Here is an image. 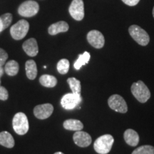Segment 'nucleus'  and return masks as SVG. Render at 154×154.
<instances>
[{
    "mask_svg": "<svg viewBox=\"0 0 154 154\" xmlns=\"http://www.w3.org/2000/svg\"><path fill=\"white\" fill-rule=\"evenodd\" d=\"M114 138L110 134H105L100 136L95 140L94 144V150L99 154H107L111 151Z\"/></svg>",
    "mask_w": 154,
    "mask_h": 154,
    "instance_id": "obj_1",
    "label": "nucleus"
},
{
    "mask_svg": "<svg viewBox=\"0 0 154 154\" xmlns=\"http://www.w3.org/2000/svg\"><path fill=\"white\" fill-rule=\"evenodd\" d=\"M131 91L133 96L140 103H146L151 97V92L142 81H138L132 84Z\"/></svg>",
    "mask_w": 154,
    "mask_h": 154,
    "instance_id": "obj_2",
    "label": "nucleus"
},
{
    "mask_svg": "<svg viewBox=\"0 0 154 154\" xmlns=\"http://www.w3.org/2000/svg\"><path fill=\"white\" fill-rule=\"evenodd\" d=\"M12 126L14 131L19 135H24L28 132L29 126L28 119L25 113H17L14 115L12 121Z\"/></svg>",
    "mask_w": 154,
    "mask_h": 154,
    "instance_id": "obj_3",
    "label": "nucleus"
},
{
    "mask_svg": "<svg viewBox=\"0 0 154 154\" xmlns=\"http://www.w3.org/2000/svg\"><path fill=\"white\" fill-rule=\"evenodd\" d=\"M128 32L135 42L140 46L148 45L150 42L149 35L143 29L138 25H132L128 29Z\"/></svg>",
    "mask_w": 154,
    "mask_h": 154,
    "instance_id": "obj_4",
    "label": "nucleus"
},
{
    "mask_svg": "<svg viewBox=\"0 0 154 154\" xmlns=\"http://www.w3.org/2000/svg\"><path fill=\"white\" fill-rule=\"evenodd\" d=\"M29 29V24L27 21L21 19L11 27V36L15 40H21L26 36Z\"/></svg>",
    "mask_w": 154,
    "mask_h": 154,
    "instance_id": "obj_5",
    "label": "nucleus"
},
{
    "mask_svg": "<svg viewBox=\"0 0 154 154\" xmlns=\"http://www.w3.org/2000/svg\"><path fill=\"white\" fill-rule=\"evenodd\" d=\"M39 10V5L33 0H27L19 6L18 13L24 17H32L35 16Z\"/></svg>",
    "mask_w": 154,
    "mask_h": 154,
    "instance_id": "obj_6",
    "label": "nucleus"
},
{
    "mask_svg": "<svg viewBox=\"0 0 154 154\" xmlns=\"http://www.w3.org/2000/svg\"><path fill=\"white\" fill-rule=\"evenodd\" d=\"M109 106L116 112L126 113L128 111V106L122 96L119 94H113L108 99Z\"/></svg>",
    "mask_w": 154,
    "mask_h": 154,
    "instance_id": "obj_7",
    "label": "nucleus"
},
{
    "mask_svg": "<svg viewBox=\"0 0 154 154\" xmlns=\"http://www.w3.org/2000/svg\"><path fill=\"white\" fill-rule=\"evenodd\" d=\"M82 102L81 94L69 93L65 94L61 98V104L63 109L66 110H72L76 108Z\"/></svg>",
    "mask_w": 154,
    "mask_h": 154,
    "instance_id": "obj_8",
    "label": "nucleus"
},
{
    "mask_svg": "<svg viewBox=\"0 0 154 154\" xmlns=\"http://www.w3.org/2000/svg\"><path fill=\"white\" fill-rule=\"evenodd\" d=\"M69 14L76 21H82L84 17V5L83 0H73L69 9Z\"/></svg>",
    "mask_w": 154,
    "mask_h": 154,
    "instance_id": "obj_9",
    "label": "nucleus"
},
{
    "mask_svg": "<svg viewBox=\"0 0 154 154\" xmlns=\"http://www.w3.org/2000/svg\"><path fill=\"white\" fill-rule=\"evenodd\" d=\"M87 40L88 43L96 49H101L105 44L104 36L98 30L90 31L87 34Z\"/></svg>",
    "mask_w": 154,
    "mask_h": 154,
    "instance_id": "obj_10",
    "label": "nucleus"
},
{
    "mask_svg": "<svg viewBox=\"0 0 154 154\" xmlns=\"http://www.w3.org/2000/svg\"><path fill=\"white\" fill-rule=\"evenodd\" d=\"M54 111V106L51 103L38 105L34 109V114L38 119H46L50 117Z\"/></svg>",
    "mask_w": 154,
    "mask_h": 154,
    "instance_id": "obj_11",
    "label": "nucleus"
},
{
    "mask_svg": "<svg viewBox=\"0 0 154 154\" xmlns=\"http://www.w3.org/2000/svg\"><path fill=\"white\" fill-rule=\"evenodd\" d=\"M73 140L76 145L82 148L88 147L92 141L91 136L88 133L82 131H77L76 133H74L73 136Z\"/></svg>",
    "mask_w": 154,
    "mask_h": 154,
    "instance_id": "obj_12",
    "label": "nucleus"
},
{
    "mask_svg": "<svg viewBox=\"0 0 154 154\" xmlns=\"http://www.w3.org/2000/svg\"><path fill=\"white\" fill-rule=\"evenodd\" d=\"M22 48L25 53L32 57H35L38 52L37 42L34 38H31L24 42V43L22 45Z\"/></svg>",
    "mask_w": 154,
    "mask_h": 154,
    "instance_id": "obj_13",
    "label": "nucleus"
},
{
    "mask_svg": "<svg viewBox=\"0 0 154 154\" xmlns=\"http://www.w3.org/2000/svg\"><path fill=\"white\" fill-rule=\"evenodd\" d=\"M124 138L126 143L131 146H136L139 143V136L138 133L131 128L125 131Z\"/></svg>",
    "mask_w": 154,
    "mask_h": 154,
    "instance_id": "obj_14",
    "label": "nucleus"
},
{
    "mask_svg": "<svg viewBox=\"0 0 154 154\" xmlns=\"http://www.w3.org/2000/svg\"><path fill=\"white\" fill-rule=\"evenodd\" d=\"M69 26L68 23L63 21L58 22L51 24L48 29V32L50 35H57L61 32H66L69 30Z\"/></svg>",
    "mask_w": 154,
    "mask_h": 154,
    "instance_id": "obj_15",
    "label": "nucleus"
},
{
    "mask_svg": "<svg viewBox=\"0 0 154 154\" xmlns=\"http://www.w3.org/2000/svg\"><path fill=\"white\" fill-rule=\"evenodd\" d=\"M25 70L28 79L30 80L35 79L37 76V67L36 63L34 60H28L25 63Z\"/></svg>",
    "mask_w": 154,
    "mask_h": 154,
    "instance_id": "obj_16",
    "label": "nucleus"
},
{
    "mask_svg": "<svg viewBox=\"0 0 154 154\" xmlns=\"http://www.w3.org/2000/svg\"><path fill=\"white\" fill-rule=\"evenodd\" d=\"M0 144L6 148L11 149L14 146V139L9 132L2 131L0 133Z\"/></svg>",
    "mask_w": 154,
    "mask_h": 154,
    "instance_id": "obj_17",
    "label": "nucleus"
},
{
    "mask_svg": "<svg viewBox=\"0 0 154 154\" xmlns=\"http://www.w3.org/2000/svg\"><path fill=\"white\" fill-rule=\"evenodd\" d=\"M63 128L69 131H82L84 128V125L82 121L76 119H68L63 122Z\"/></svg>",
    "mask_w": 154,
    "mask_h": 154,
    "instance_id": "obj_18",
    "label": "nucleus"
},
{
    "mask_svg": "<svg viewBox=\"0 0 154 154\" xmlns=\"http://www.w3.org/2000/svg\"><path fill=\"white\" fill-rule=\"evenodd\" d=\"M39 82L42 86L47 88H53L57 84V79L51 75L44 74L39 78Z\"/></svg>",
    "mask_w": 154,
    "mask_h": 154,
    "instance_id": "obj_19",
    "label": "nucleus"
},
{
    "mask_svg": "<svg viewBox=\"0 0 154 154\" xmlns=\"http://www.w3.org/2000/svg\"><path fill=\"white\" fill-rule=\"evenodd\" d=\"M19 70V66L18 62L14 60L9 61L8 62L6 63L5 66V73L8 76H14L18 74Z\"/></svg>",
    "mask_w": 154,
    "mask_h": 154,
    "instance_id": "obj_20",
    "label": "nucleus"
},
{
    "mask_svg": "<svg viewBox=\"0 0 154 154\" xmlns=\"http://www.w3.org/2000/svg\"><path fill=\"white\" fill-rule=\"evenodd\" d=\"M90 57H91V55L88 51H85L82 54H80L77 60L74 62V67L76 70H79L82 66L86 65V63H88V61L90 60Z\"/></svg>",
    "mask_w": 154,
    "mask_h": 154,
    "instance_id": "obj_21",
    "label": "nucleus"
},
{
    "mask_svg": "<svg viewBox=\"0 0 154 154\" xmlns=\"http://www.w3.org/2000/svg\"><path fill=\"white\" fill-rule=\"evenodd\" d=\"M69 86H70L71 90L72 91V93L80 94L81 91H82V86H81V82L79 80L76 79L74 77L69 78L67 79Z\"/></svg>",
    "mask_w": 154,
    "mask_h": 154,
    "instance_id": "obj_22",
    "label": "nucleus"
},
{
    "mask_svg": "<svg viewBox=\"0 0 154 154\" xmlns=\"http://www.w3.org/2000/svg\"><path fill=\"white\" fill-rule=\"evenodd\" d=\"M12 21V15L10 13H6L0 17V32H3L10 25Z\"/></svg>",
    "mask_w": 154,
    "mask_h": 154,
    "instance_id": "obj_23",
    "label": "nucleus"
},
{
    "mask_svg": "<svg viewBox=\"0 0 154 154\" xmlns=\"http://www.w3.org/2000/svg\"><path fill=\"white\" fill-rule=\"evenodd\" d=\"M69 66H70V63L69 60L66 59H62L57 63V71L59 74H66L69 72Z\"/></svg>",
    "mask_w": 154,
    "mask_h": 154,
    "instance_id": "obj_24",
    "label": "nucleus"
},
{
    "mask_svg": "<svg viewBox=\"0 0 154 154\" xmlns=\"http://www.w3.org/2000/svg\"><path fill=\"white\" fill-rule=\"evenodd\" d=\"M131 154H154V147L150 145L141 146L135 149Z\"/></svg>",
    "mask_w": 154,
    "mask_h": 154,
    "instance_id": "obj_25",
    "label": "nucleus"
},
{
    "mask_svg": "<svg viewBox=\"0 0 154 154\" xmlns=\"http://www.w3.org/2000/svg\"><path fill=\"white\" fill-rule=\"evenodd\" d=\"M8 59V54L3 49L0 48V66H2L5 64L6 61Z\"/></svg>",
    "mask_w": 154,
    "mask_h": 154,
    "instance_id": "obj_26",
    "label": "nucleus"
},
{
    "mask_svg": "<svg viewBox=\"0 0 154 154\" xmlns=\"http://www.w3.org/2000/svg\"><path fill=\"white\" fill-rule=\"evenodd\" d=\"M8 91L5 87L0 86V100H2V101H6V100L8 99Z\"/></svg>",
    "mask_w": 154,
    "mask_h": 154,
    "instance_id": "obj_27",
    "label": "nucleus"
},
{
    "mask_svg": "<svg viewBox=\"0 0 154 154\" xmlns=\"http://www.w3.org/2000/svg\"><path fill=\"white\" fill-rule=\"evenodd\" d=\"M140 0H122V2L126 5L131 6V7H134L136 6L137 4L139 2Z\"/></svg>",
    "mask_w": 154,
    "mask_h": 154,
    "instance_id": "obj_28",
    "label": "nucleus"
},
{
    "mask_svg": "<svg viewBox=\"0 0 154 154\" xmlns=\"http://www.w3.org/2000/svg\"><path fill=\"white\" fill-rule=\"evenodd\" d=\"M4 72H5V69H3L2 66H0V78L3 76Z\"/></svg>",
    "mask_w": 154,
    "mask_h": 154,
    "instance_id": "obj_29",
    "label": "nucleus"
},
{
    "mask_svg": "<svg viewBox=\"0 0 154 154\" xmlns=\"http://www.w3.org/2000/svg\"><path fill=\"white\" fill-rule=\"evenodd\" d=\"M54 154H64V153H63L62 152H57V153H55Z\"/></svg>",
    "mask_w": 154,
    "mask_h": 154,
    "instance_id": "obj_30",
    "label": "nucleus"
},
{
    "mask_svg": "<svg viewBox=\"0 0 154 154\" xmlns=\"http://www.w3.org/2000/svg\"><path fill=\"white\" fill-rule=\"evenodd\" d=\"M153 16L154 17V7H153Z\"/></svg>",
    "mask_w": 154,
    "mask_h": 154,
    "instance_id": "obj_31",
    "label": "nucleus"
},
{
    "mask_svg": "<svg viewBox=\"0 0 154 154\" xmlns=\"http://www.w3.org/2000/svg\"><path fill=\"white\" fill-rule=\"evenodd\" d=\"M0 86H1V78H0Z\"/></svg>",
    "mask_w": 154,
    "mask_h": 154,
    "instance_id": "obj_32",
    "label": "nucleus"
}]
</instances>
